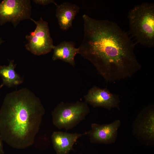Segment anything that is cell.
Masks as SVG:
<instances>
[{"label": "cell", "mask_w": 154, "mask_h": 154, "mask_svg": "<svg viewBox=\"0 0 154 154\" xmlns=\"http://www.w3.org/2000/svg\"><path fill=\"white\" fill-rule=\"evenodd\" d=\"M82 17L84 36L78 54L90 61L106 82L130 78L141 69L135 44L117 24L86 14Z\"/></svg>", "instance_id": "6da1fadb"}, {"label": "cell", "mask_w": 154, "mask_h": 154, "mask_svg": "<svg viewBox=\"0 0 154 154\" xmlns=\"http://www.w3.org/2000/svg\"><path fill=\"white\" fill-rule=\"evenodd\" d=\"M45 110L39 98L23 88L7 94L0 109V136L10 146L23 149L32 145Z\"/></svg>", "instance_id": "7a4b0ae2"}, {"label": "cell", "mask_w": 154, "mask_h": 154, "mask_svg": "<svg viewBox=\"0 0 154 154\" xmlns=\"http://www.w3.org/2000/svg\"><path fill=\"white\" fill-rule=\"evenodd\" d=\"M130 33L137 42L149 48L154 46V4L144 3L129 12Z\"/></svg>", "instance_id": "3957f363"}, {"label": "cell", "mask_w": 154, "mask_h": 154, "mask_svg": "<svg viewBox=\"0 0 154 154\" xmlns=\"http://www.w3.org/2000/svg\"><path fill=\"white\" fill-rule=\"evenodd\" d=\"M90 112L85 102H62L52 112V122L58 129H71L84 119Z\"/></svg>", "instance_id": "277c9868"}, {"label": "cell", "mask_w": 154, "mask_h": 154, "mask_svg": "<svg viewBox=\"0 0 154 154\" xmlns=\"http://www.w3.org/2000/svg\"><path fill=\"white\" fill-rule=\"evenodd\" d=\"M30 19L35 23L36 27L34 31L25 36L28 41L25 45L26 49L33 54L38 56L48 53L54 46L50 35L48 22L44 21L41 17L37 21L31 18Z\"/></svg>", "instance_id": "5b68a950"}, {"label": "cell", "mask_w": 154, "mask_h": 154, "mask_svg": "<svg viewBox=\"0 0 154 154\" xmlns=\"http://www.w3.org/2000/svg\"><path fill=\"white\" fill-rule=\"evenodd\" d=\"M29 0H4L0 3V25L11 23L15 27L23 20L30 19Z\"/></svg>", "instance_id": "8992f818"}, {"label": "cell", "mask_w": 154, "mask_h": 154, "mask_svg": "<svg viewBox=\"0 0 154 154\" xmlns=\"http://www.w3.org/2000/svg\"><path fill=\"white\" fill-rule=\"evenodd\" d=\"M85 102L93 107H101L109 110L119 109L120 100L118 95L111 92L106 88L94 86L84 96Z\"/></svg>", "instance_id": "52a82bcc"}, {"label": "cell", "mask_w": 154, "mask_h": 154, "mask_svg": "<svg viewBox=\"0 0 154 154\" xmlns=\"http://www.w3.org/2000/svg\"><path fill=\"white\" fill-rule=\"evenodd\" d=\"M121 125L119 119H117L108 124H99L93 123L91 129L86 132L89 137L90 142L93 143L110 144L116 141L118 130Z\"/></svg>", "instance_id": "ba28073f"}, {"label": "cell", "mask_w": 154, "mask_h": 154, "mask_svg": "<svg viewBox=\"0 0 154 154\" xmlns=\"http://www.w3.org/2000/svg\"><path fill=\"white\" fill-rule=\"evenodd\" d=\"M134 124V131L144 141L153 142L154 140V107L153 105L144 108L139 114Z\"/></svg>", "instance_id": "9c48e42d"}, {"label": "cell", "mask_w": 154, "mask_h": 154, "mask_svg": "<svg viewBox=\"0 0 154 154\" xmlns=\"http://www.w3.org/2000/svg\"><path fill=\"white\" fill-rule=\"evenodd\" d=\"M86 135V132L80 133L60 131L53 132L51 138L56 154H68L72 149L73 146L77 139Z\"/></svg>", "instance_id": "30bf717a"}, {"label": "cell", "mask_w": 154, "mask_h": 154, "mask_svg": "<svg viewBox=\"0 0 154 154\" xmlns=\"http://www.w3.org/2000/svg\"><path fill=\"white\" fill-rule=\"evenodd\" d=\"M56 16L60 29L66 31L72 27L80 7L75 4L64 2L56 5Z\"/></svg>", "instance_id": "8fae6325"}, {"label": "cell", "mask_w": 154, "mask_h": 154, "mask_svg": "<svg viewBox=\"0 0 154 154\" xmlns=\"http://www.w3.org/2000/svg\"><path fill=\"white\" fill-rule=\"evenodd\" d=\"M52 59L54 61L60 59L74 66L75 57L78 54V48L75 46L74 42L64 41L56 46H54Z\"/></svg>", "instance_id": "7c38bea8"}, {"label": "cell", "mask_w": 154, "mask_h": 154, "mask_svg": "<svg viewBox=\"0 0 154 154\" xmlns=\"http://www.w3.org/2000/svg\"><path fill=\"white\" fill-rule=\"evenodd\" d=\"M16 64L14 63L13 60H9L8 66H0V76L2 81V84L9 87L17 86L23 81L21 77L15 71Z\"/></svg>", "instance_id": "4fadbf2b"}, {"label": "cell", "mask_w": 154, "mask_h": 154, "mask_svg": "<svg viewBox=\"0 0 154 154\" xmlns=\"http://www.w3.org/2000/svg\"><path fill=\"white\" fill-rule=\"evenodd\" d=\"M33 1L35 3L40 5H46L52 3L56 5H57L53 0H34Z\"/></svg>", "instance_id": "5bb4252c"}, {"label": "cell", "mask_w": 154, "mask_h": 154, "mask_svg": "<svg viewBox=\"0 0 154 154\" xmlns=\"http://www.w3.org/2000/svg\"><path fill=\"white\" fill-rule=\"evenodd\" d=\"M3 140L0 136V154H4V152L3 149Z\"/></svg>", "instance_id": "9a60e30c"}, {"label": "cell", "mask_w": 154, "mask_h": 154, "mask_svg": "<svg viewBox=\"0 0 154 154\" xmlns=\"http://www.w3.org/2000/svg\"><path fill=\"white\" fill-rule=\"evenodd\" d=\"M5 41V40H3L1 38H0V46Z\"/></svg>", "instance_id": "2e32d148"}, {"label": "cell", "mask_w": 154, "mask_h": 154, "mask_svg": "<svg viewBox=\"0 0 154 154\" xmlns=\"http://www.w3.org/2000/svg\"><path fill=\"white\" fill-rule=\"evenodd\" d=\"M3 86H4V85H3V84H1V85H0V89H1V88H2Z\"/></svg>", "instance_id": "e0dca14e"}]
</instances>
